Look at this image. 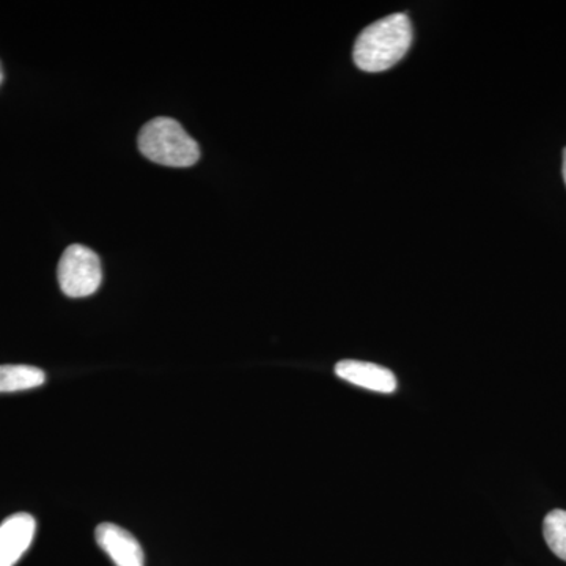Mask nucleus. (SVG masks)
Wrapping results in <instances>:
<instances>
[{"instance_id":"39448f33","label":"nucleus","mask_w":566,"mask_h":566,"mask_svg":"<svg viewBox=\"0 0 566 566\" xmlns=\"http://www.w3.org/2000/svg\"><path fill=\"white\" fill-rule=\"evenodd\" d=\"M36 523L28 513H18L0 524V566H14L31 547Z\"/></svg>"},{"instance_id":"423d86ee","label":"nucleus","mask_w":566,"mask_h":566,"mask_svg":"<svg viewBox=\"0 0 566 566\" xmlns=\"http://www.w3.org/2000/svg\"><path fill=\"white\" fill-rule=\"evenodd\" d=\"M335 375L346 382L379 394H392L397 390V378L389 368L381 365L342 360L335 365Z\"/></svg>"},{"instance_id":"1a4fd4ad","label":"nucleus","mask_w":566,"mask_h":566,"mask_svg":"<svg viewBox=\"0 0 566 566\" xmlns=\"http://www.w3.org/2000/svg\"><path fill=\"white\" fill-rule=\"evenodd\" d=\"M564 180L566 185V148L564 150Z\"/></svg>"},{"instance_id":"9d476101","label":"nucleus","mask_w":566,"mask_h":566,"mask_svg":"<svg viewBox=\"0 0 566 566\" xmlns=\"http://www.w3.org/2000/svg\"><path fill=\"white\" fill-rule=\"evenodd\" d=\"M2 81H3V71H2V66H0V84H2Z\"/></svg>"},{"instance_id":"f03ea898","label":"nucleus","mask_w":566,"mask_h":566,"mask_svg":"<svg viewBox=\"0 0 566 566\" xmlns=\"http://www.w3.org/2000/svg\"><path fill=\"white\" fill-rule=\"evenodd\" d=\"M139 150L145 158L167 167H191L199 161L196 139L174 118L158 117L140 129Z\"/></svg>"},{"instance_id":"6e6552de","label":"nucleus","mask_w":566,"mask_h":566,"mask_svg":"<svg viewBox=\"0 0 566 566\" xmlns=\"http://www.w3.org/2000/svg\"><path fill=\"white\" fill-rule=\"evenodd\" d=\"M543 534L549 549L562 560L566 562V512L565 510H553L545 517Z\"/></svg>"},{"instance_id":"7ed1b4c3","label":"nucleus","mask_w":566,"mask_h":566,"mask_svg":"<svg viewBox=\"0 0 566 566\" xmlns=\"http://www.w3.org/2000/svg\"><path fill=\"white\" fill-rule=\"evenodd\" d=\"M57 277L59 285L66 296H92L102 286V260L96 252L85 245H70L59 262Z\"/></svg>"},{"instance_id":"0eeeda50","label":"nucleus","mask_w":566,"mask_h":566,"mask_svg":"<svg viewBox=\"0 0 566 566\" xmlns=\"http://www.w3.org/2000/svg\"><path fill=\"white\" fill-rule=\"evenodd\" d=\"M46 375L31 365H0V394L21 392L44 385Z\"/></svg>"},{"instance_id":"20e7f679","label":"nucleus","mask_w":566,"mask_h":566,"mask_svg":"<svg viewBox=\"0 0 566 566\" xmlns=\"http://www.w3.org/2000/svg\"><path fill=\"white\" fill-rule=\"evenodd\" d=\"M95 538L115 566H145L140 543L117 524H99L95 531Z\"/></svg>"},{"instance_id":"f257e3e1","label":"nucleus","mask_w":566,"mask_h":566,"mask_svg":"<svg viewBox=\"0 0 566 566\" xmlns=\"http://www.w3.org/2000/svg\"><path fill=\"white\" fill-rule=\"evenodd\" d=\"M412 44V24L403 13L390 14L360 32L354 44L356 65L367 73H379L397 65Z\"/></svg>"}]
</instances>
